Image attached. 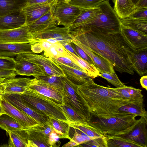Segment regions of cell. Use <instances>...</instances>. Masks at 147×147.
Segmentation results:
<instances>
[{
    "instance_id": "1",
    "label": "cell",
    "mask_w": 147,
    "mask_h": 147,
    "mask_svg": "<svg viewBox=\"0 0 147 147\" xmlns=\"http://www.w3.org/2000/svg\"><path fill=\"white\" fill-rule=\"evenodd\" d=\"M73 38L109 60L116 70L120 73L134 74L132 56L135 51L125 40L120 32H91Z\"/></svg>"
},
{
    "instance_id": "2",
    "label": "cell",
    "mask_w": 147,
    "mask_h": 147,
    "mask_svg": "<svg viewBox=\"0 0 147 147\" xmlns=\"http://www.w3.org/2000/svg\"><path fill=\"white\" fill-rule=\"evenodd\" d=\"M77 89L90 114L98 117L120 115L118 109L120 107L127 104L140 103L123 98L113 88L96 84L91 78L77 85Z\"/></svg>"
},
{
    "instance_id": "3",
    "label": "cell",
    "mask_w": 147,
    "mask_h": 147,
    "mask_svg": "<svg viewBox=\"0 0 147 147\" xmlns=\"http://www.w3.org/2000/svg\"><path fill=\"white\" fill-rule=\"evenodd\" d=\"M98 6L101 9L102 13L78 30L70 33L73 37L91 32L105 33L120 32L121 20L111 6L109 1L105 2Z\"/></svg>"
},
{
    "instance_id": "4",
    "label": "cell",
    "mask_w": 147,
    "mask_h": 147,
    "mask_svg": "<svg viewBox=\"0 0 147 147\" xmlns=\"http://www.w3.org/2000/svg\"><path fill=\"white\" fill-rule=\"evenodd\" d=\"M20 96L25 104L39 113L56 119L68 121L59 105L50 98L28 88Z\"/></svg>"
},
{
    "instance_id": "5",
    "label": "cell",
    "mask_w": 147,
    "mask_h": 147,
    "mask_svg": "<svg viewBox=\"0 0 147 147\" xmlns=\"http://www.w3.org/2000/svg\"><path fill=\"white\" fill-rule=\"evenodd\" d=\"M136 116L127 115L100 118L90 114L86 122L100 131L104 136H119L134 124L136 121Z\"/></svg>"
},
{
    "instance_id": "6",
    "label": "cell",
    "mask_w": 147,
    "mask_h": 147,
    "mask_svg": "<svg viewBox=\"0 0 147 147\" xmlns=\"http://www.w3.org/2000/svg\"><path fill=\"white\" fill-rule=\"evenodd\" d=\"M64 87L62 92L63 103L70 107L86 122L90 113L83 103L77 91V85L67 76L63 77Z\"/></svg>"
},
{
    "instance_id": "7",
    "label": "cell",
    "mask_w": 147,
    "mask_h": 147,
    "mask_svg": "<svg viewBox=\"0 0 147 147\" xmlns=\"http://www.w3.org/2000/svg\"><path fill=\"white\" fill-rule=\"evenodd\" d=\"M81 11L79 8L64 0L58 1L53 9V15L57 25L69 27L76 20Z\"/></svg>"
},
{
    "instance_id": "8",
    "label": "cell",
    "mask_w": 147,
    "mask_h": 147,
    "mask_svg": "<svg viewBox=\"0 0 147 147\" xmlns=\"http://www.w3.org/2000/svg\"><path fill=\"white\" fill-rule=\"evenodd\" d=\"M0 42L13 44L36 43L28 27L25 25L19 28L0 30Z\"/></svg>"
},
{
    "instance_id": "9",
    "label": "cell",
    "mask_w": 147,
    "mask_h": 147,
    "mask_svg": "<svg viewBox=\"0 0 147 147\" xmlns=\"http://www.w3.org/2000/svg\"><path fill=\"white\" fill-rule=\"evenodd\" d=\"M26 59L42 66L47 76H66L62 69L50 58L33 52L20 53Z\"/></svg>"
},
{
    "instance_id": "10",
    "label": "cell",
    "mask_w": 147,
    "mask_h": 147,
    "mask_svg": "<svg viewBox=\"0 0 147 147\" xmlns=\"http://www.w3.org/2000/svg\"><path fill=\"white\" fill-rule=\"evenodd\" d=\"M3 98L13 106L26 114L36 120L40 124L46 123L49 117L41 114L30 108L21 100L20 94H3Z\"/></svg>"
},
{
    "instance_id": "11",
    "label": "cell",
    "mask_w": 147,
    "mask_h": 147,
    "mask_svg": "<svg viewBox=\"0 0 147 147\" xmlns=\"http://www.w3.org/2000/svg\"><path fill=\"white\" fill-rule=\"evenodd\" d=\"M35 39L52 38L62 45L72 42L73 37L69 27H59L55 26L43 31L32 34Z\"/></svg>"
},
{
    "instance_id": "12",
    "label": "cell",
    "mask_w": 147,
    "mask_h": 147,
    "mask_svg": "<svg viewBox=\"0 0 147 147\" xmlns=\"http://www.w3.org/2000/svg\"><path fill=\"white\" fill-rule=\"evenodd\" d=\"M120 32L125 40L135 51L147 50V34L122 25Z\"/></svg>"
},
{
    "instance_id": "13",
    "label": "cell",
    "mask_w": 147,
    "mask_h": 147,
    "mask_svg": "<svg viewBox=\"0 0 147 147\" xmlns=\"http://www.w3.org/2000/svg\"><path fill=\"white\" fill-rule=\"evenodd\" d=\"M15 60L16 64L15 70L17 75L33 76L35 78L47 76L42 66L27 61L20 54L16 55Z\"/></svg>"
},
{
    "instance_id": "14",
    "label": "cell",
    "mask_w": 147,
    "mask_h": 147,
    "mask_svg": "<svg viewBox=\"0 0 147 147\" xmlns=\"http://www.w3.org/2000/svg\"><path fill=\"white\" fill-rule=\"evenodd\" d=\"M0 103L5 113L16 119L23 126L24 129L40 124L33 118L3 98L2 95Z\"/></svg>"
},
{
    "instance_id": "15",
    "label": "cell",
    "mask_w": 147,
    "mask_h": 147,
    "mask_svg": "<svg viewBox=\"0 0 147 147\" xmlns=\"http://www.w3.org/2000/svg\"><path fill=\"white\" fill-rule=\"evenodd\" d=\"M28 88L47 97L59 105L63 104L62 92L38 80L31 79Z\"/></svg>"
},
{
    "instance_id": "16",
    "label": "cell",
    "mask_w": 147,
    "mask_h": 147,
    "mask_svg": "<svg viewBox=\"0 0 147 147\" xmlns=\"http://www.w3.org/2000/svg\"><path fill=\"white\" fill-rule=\"evenodd\" d=\"M147 118L141 117L136 120L134 127L127 134L120 136L131 140L143 147H147Z\"/></svg>"
},
{
    "instance_id": "17",
    "label": "cell",
    "mask_w": 147,
    "mask_h": 147,
    "mask_svg": "<svg viewBox=\"0 0 147 147\" xmlns=\"http://www.w3.org/2000/svg\"><path fill=\"white\" fill-rule=\"evenodd\" d=\"M102 13V10L98 6L81 9L80 14L69 27L70 33L78 30L91 22Z\"/></svg>"
},
{
    "instance_id": "18",
    "label": "cell",
    "mask_w": 147,
    "mask_h": 147,
    "mask_svg": "<svg viewBox=\"0 0 147 147\" xmlns=\"http://www.w3.org/2000/svg\"><path fill=\"white\" fill-rule=\"evenodd\" d=\"M72 42L82 49L92 60L94 65L100 72L113 74L115 72L114 67L108 59L88 49L77 40L73 38Z\"/></svg>"
},
{
    "instance_id": "19",
    "label": "cell",
    "mask_w": 147,
    "mask_h": 147,
    "mask_svg": "<svg viewBox=\"0 0 147 147\" xmlns=\"http://www.w3.org/2000/svg\"><path fill=\"white\" fill-rule=\"evenodd\" d=\"M56 3L39 5L27 3L22 11L25 17V25H29L47 13Z\"/></svg>"
},
{
    "instance_id": "20",
    "label": "cell",
    "mask_w": 147,
    "mask_h": 147,
    "mask_svg": "<svg viewBox=\"0 0 147 147\" xmlns=\"http://www.w3.org/2000/svg\"><path fill=\"white\" fill-rule=\"evenodd\" d=\"M24 129L28 134L27 147H50L49 137L42 132L39 124Z\"/></svg>"
},
{
    "instance_id": "21",
    "label": "cell",
    "mask_w": 147,
    "mask_h": 147,
    "mask_svg": "<svg viewBox=\"0 0 147 147\" xmlns=\"http://www.w3.org/2000/svg\"><path fill=\"white\" fill-rule=\"evenodd\" d=\"M56 4L48 12L28 26L32 34L40 32L57 25L53 15V9Z\"/></svg>"
},
{
    "instance_id": "22",
    "label": "cell",
    "mask_w": 147,
    "mask_h": 147,
    "mask_svg": "<svg viewBox=\"0 0 147 147\" xmlns=\"http://www.w3.org/2000/svg\"><path fill=\"white\" fill-rule=\"evenodd\" d=\"M31 79L14 78L5 80L2 83L3 94H20L24 92L28 87Z\"/></svg>"
},
{
    "instance_id": "23",
    "label": "cell",
    "mask_w": 147,
    "mask_h": 147,
    "mask_svg": "<svg viewBox=\"0 0 147 147\" xmlns=\"http://www.w3.org/2000/svg\"><path fill=\"white\" fill-rule=\"evenodd\" d=\"M32 52L29 43L0 42V56L13 57L20 53Z\"/></svg>"
},
{
    "instance_id": "24",
    "label": "cell",
    "mask_w": 147,
    "mask_h": 147,
    "mask_svg": "<svg viewBox=\"0 0 147 147\" xmlns=\"http://www.w3.org/2000/svg\"><path fill=\"white\" fill-rule=\"evenodd\" d=\"M25 18L22 11L9 15L0 16V30L19 28L25 25Z\"/></svg>"
},
{
    "instance_id": "25",
    "label": "cell",
    "mask_w": 147,
    "mask_h": 147,
    "mask_svg": "<svg viewBox=\"0 0 147 147\" xmlns=\"http://www.w3.org/2000/svg\"><path fill=\"white\" fill-rule=\"evenodd\" d=\"M62 69L67 77L77 85H81L91 77L86 73L64 65L50 58Z\"/></svg>"
},
{
    "instance_id": "26",
    "label": "cell",
    "mask_w": 147,
    "mask_h": 147,
    "mask_svg": "<svg viewBox=\"0 0 147 147\" xmlns=\"http://www.w3.org/2000/svg\"><path fill=\"white\" fill-rule=\"evenodd\" d=\"M27 3L26 0H0V16L20 12Z\"/></svg>"
},
{
    "instance_id": "27",
    "label": "cell",
    "mask_w": 147,
    "mask_h": 147,
    "mask_svg": "<svg viewBox=\"0 0 147 147\" xmlns=\"http://www.w3.org/2000/svg\"><path fill=\"white\" fill-rule=\"evenodd\" d=\"M113 9L120 19L129 17L136 11L131 0H112Z\"/></svg>"
},
{
    "instance_id": "28",
    "label": "cell",
    "mask_w": 147,
    "mask_h": 147,
    "mask_svg": "<svg viewBox=\"0 0 147 147\" xmlns=\"http://www.w3.org/2000/svg\"><path fill=\"white\" fill-rule=\"evenodd\" d=\"M113 89L125 99L140 103H143L144 97L141 90L125 86Z\"/></svg>"
},
{
    "instance_id": "29",
    "label": "cell",
    "mask_w": 147,
    "mask_h": 147,
    "mask_svg": "<svg viewBox=\"0 0 147 147\" xmlns=\"http://www.w3.org/2000/svg\"><path fill=\"white\" fill-rule=\"evenodd\" d=\"M133 67L140 76L147 72V50L135 51L133 55Z\"/></svg>"
},
{
    "instance_id": "30",
    "label": "cell",
    "mask_w": 147,
    "mask_h": 147,
    "mask_svg": "<svg viewBox=\"0 0 147 147\" xmlns=\"http://www.w3.org/2000/svg\"><path fill=\"white\" fill-rule=\"evenodd\" d=\"M8 134L9 138L7 146L27 147L28 134L24 129L13 130Z\"/></svg>"
},
{
    "instance_id": "31",
    "label": "cell",
    "mask_w": 147,
    "mask_h": 147,
    "mask_svg": "<svg viewBox=\"0 0 147 147\" xmlns=\"http://www.w3.org/2000/svg\"><path fill=\"white\" fill-rule=\"evenodd\" d=\"M66 51L67 57L73 60L82 67L91 78L93 79L100 76V71L93 64L89 63L81 57L76 55L67 49Z\"/></svg>"
},
{
    "instance_id": "32",
    "label": "cell",
    "mask_w": 147,
    "mask_h": 147,
    "mask_svg": "<svg viewBox=\"0 0 147 147\" xmlns=\"http://www.w3.org/2000/svg\"><path fill=\"white\" fill-rule=\"evenodd\" d=\"M104 136L107 147H143L134 141L121 136Z\"/></svg>"
},
{
    "instance_id": "33",
    "label": "cell",
    "mask_w": 147,
    "mask_h": 147,
    "mask_svg": "<svg viewBox=\"0 0 147 147\" xmlns=\"http://www.w3.org/2000/svg\"><path fill=\"white\" fill-rule=\"evenodd\" d=\"M118 111L120 115H131L147 118V112L143 103L127 104L120 107L118 109Z\"/></svg>"
},
{
    "instance_id": "34",
    "label": "cell",
    "mask_w": 147,
    "mask_h": 147,
    "mask_svg": "<svg viewBox=\"0 0 147 147\" xmlns=\"http://www.w3.org/2000/svg\"><path fill=\"white\" fill-rule=\"evenodd\" d=\"M48 122L60 138H67L70 140L71 139L69 136L70 127L68 121H62L49 117Z\"/></svg>"
},
{
    "instance_id": "35",
    "label": "cell",
    "mask_w": 147,
    "mask_h": 147,
    "mask_svg": "<svg viewBox=\"0 0 147 147\" xmlns=\"http://www.w3.org/2000/svg\"><path fill=\"white\" fill-rule=\"evenodd\" d=\"M121 20V25L143 34H147V20L129 17Z\"/></svg>"
},
{
    "instance_id": "36",
    "label": "cell",
    "mask_w": 147,
    "mask_h": 147,
    "mask_svg": "<svg viewBox=\"0 0 147 147\" xmlns=\"http://www.w3.org/2000/svg\"><path fill=\"white\" fill-rule=\"evenodd\" d=\"M0 127L8 133L13 130L24 129L17 121L5 113L0 115Z\"/></svg>"
},
{
    "instance_id": "37",
    "label": "cell",
    "mask_w": 147,
    "mask_h": 147,
    "mask_svg": "<svg viewBox=\"0 0 147 147\" xmlns=\"http://www.w3.org/2000/svg\"><path fill=\"white\" fill-rule=\"evenodd\" d=\"M69 123L70 127L80 130L90 137L95 138L104 136L100 131L90 126L87 122Z\"/></svg>"
},
{
    "instance_id": "38",
    "label": "cell",
    "mask_w": 147,
    "mask_h": 147,
    "mask_svg": "<svg viewBox=\"0 0 147 147\" xmlns=\"http://www.w3.org/2000/svg\"><path fill=\"white\" fill-rule=\"evenodd\" d=\"M63 77L56 76H41L36 78L62 92L64 87Z\"/></svg>"
},
{
    "instance_id": "39",
    "label": "cell",
    "mask_w": 147,
    "mask_h": 147,
    "mask_svg": "<svg viewBox=\"0 0 147 147\" xmlns=\"http://www.w3.org/2000/svg\"><path fill=\"white\" fill-rule=\"evenodd\" d=\"M59 106L69 122H86L75 111L69 106L64 103Z\"/></svg>"
},
{
    "instance_id": "40",
    "label": "cell",
    "mask_w": 147,
    "mask_h": 147,
    "mask_svg": "<svg viewBox=\"0 0 147 147\" xmlns=\"http://www.w3.org/2000/svg\"><path fill=\"white\" fill-rule=\"evenodd\" d=\"M80 9L98 7L109 0H64Z\"/></svg>"
},
{
    "instance_id": "41",
    "label": "cell",
    "mask_w": 147,
    "mask_h": 147,
    "mask_svg": "<svg viewBox=\"0 0 147 147\" xmlns=\"http://www.w3.org/2000/svg\"><path fill=\"white\" fill-rule=\"evenodd\" d=\"M100 77L106 79L116 88L126 86L119 80L115 72L112 74L100 72Z\"/></svg>"
},
{
    "instance_id": "42",
    "label": "cell",
    "mask_w": 147,
    "mask_h": 147,
    "mask_svg": "<svg viewBox=\"0 0 147 147\" xmlns=\"http://www.w3.org/2000/svg\"><path fill=\"white\" fill-rule=\"evenodd\" d=\"M16 64L15 59L13 58L0 56V71L15 70Z\"/></svg>"
},
{
    "instance_id": "43",
    "label": "cell",
    "mask_w": 147,
    "mask_h": 147,
    "mask_svg": "<svg viewBox=\"0 0 147 147\" xmlns=\"http://www.w3.org/2000/svg\"><path fill=\"white\" fill-rule=\"evenodd\" d=\"M77 146L107 147L105 136H104L91 140Z\"/></svg>"
},
{
    "instance_id": "44",
    "label": "cell",
    "mask_w": 147,
    "mask_h": 147,
    "mask_svg": "<svg viewBox=\"0 0 147 147\" xmlns=\"http://www.w3.org/2000/svg\"><path fill=\"white\" fill-rule=\"evenodd\" d=\"M74 129V136L70 140L76 142L78 145L94 139L88 136L79 130Z\"/></svg>"
},
{
    "instance_id": "45",
    "label": "cell",
    "mask_w": 147,
    "mask_h": 147,
    "mask_svg": "<svg viewBox=\"0 0 147 147\" xmlns=\"http://www.w3.org/2000/svg\"><path fill=\"white\" fill-rule=\"evenodd\" d=\"M51 58L64 65L86 73L82 67L75 63L73 60L67 57H61L57 58Z\"/></svg>"
},
{
    "instance_id": "46",
    "label": "cell",
    "mask_w": 147,
    "mask_h": 147,
    "mask_svg": "<svg viewBox=\"0 0 147 147\" xmlns=\"http://www.w3.org/2000/svg\"><path fill=\"white\" fill-rule=\"evenodd\" d=\"M57 43H53L49 48L43 49L44 55L45 56L49 58H53L61 57L60 55L58 52L57 49Z\"/></svg>"
},
{
    "instance_id": "47",
    "label": "cell",
    "mask_w": 147,
    "mask_h": 147,
    "mask_svg": "<svg viewBox=\"0 0 147 147\" xmlns=\"http://www.w3.org/2000/svg\"><path fill=\"white\" fill-rule=\"evenodd\" d=\"M70 44L74 50L80 57L89 63L92 64L94 65V63L92 60L82 49L78 46L73 42H71Z\"/></svg>"
},
{
    "instance_id": "48",
    "label": "cell",
    "mask_w": 147,
    "mask_h": 147,
    "mask_svg": "<svg viewBox=\"0 0 147 147\" xmlns=\"http://www.w3.org/2000/svg\"><path fill=\"white\" fill-rule=\"evenodd\" d=\"M59 138L55 131L53 130L50 133L48 138V143L50 147H56L60 146L61 142L59 141Z\"/></svg>"
},
{
    "instance_id": "49",
    "label": "cell",
    "mask_w": 147,
    "mask_h": 147,
    "mask_svg": "<svg viewBox=\"0 0 147 147\" xmlns=\"http://www.w3.org/2000/svg\"><path fill=\"white\" fill-rule=\"evenodd\" d=\"M128 17L147 20V8H141L136 10L134 13Z\"/></svg>"
},
{
    "instance_id": "50",
    "label": "cell",
    "mask_w": 147,
    "mask_h": 147,
    "mask_svg": "<svg viewBox=\"0 0 147 147\" xmlns=\"http://www.w3.org/2000/svg\"><path fill=\"white\" fill-rule=\"evenodd\" d=\"M17 75L14 70L0 71V79L5 80L15 78Z\"/></svg>"
},
{
    "instance_id": "51",
    "label": "cell",
    "mask_w": 147,
    "mask_h": 147,
    "mask_svg": "<svg viewBox=\"0 0 147 147\" xmlns=\"http://www.w3.org/2000/svg\"><path fill=\"white\" fill-rule=\"evenodd\" d=\"M29 4H53L61 0H26Z\"/></svg>"
},
{
    "instance_id": "52",
    "label": "cell",
    "mask_w": 147,
    "mask_h": 147,
    "mask_svg": "<svg viewBox=\"0 0 147 147\" xmlns=\"http://www.w3.org/2000/svg\"><path fill=\"white\" fill-rule=\"evenodd\" d=\"M31 50L32 52L35 53H39L43 50L40 42L31 45Z\"/></svg>"
},
{
    "instance_id": "53",
    "label": "cell",
    "mask_w": 147,
    "mask_h": 147,
    "mask_svg": "<svg viewBox=\"0 0 147 147\" xmlns=\"http://www.w3.org/2000/svg\"><path fill=\"white\" fill-rule=\"evenodd\" d=\"M147 8V0H140L135 7L136 10L143 8Z\"/></svg>"
},
{
    "instance_id": "54",
    "label": "cell",
    "mask_w": 147,
    "mask_h": 147,
    "mask_svg": "<svg viewBox=\"0 0 147 147\" xmlns=\"http://www.w3.org/2000/svg\"><path fill=\"white\" fill-rule=\"evenodd\" d=\"M63 45L65 48V49H66L68 51L73 53L76 55L78 57H80L72 47L70 43H65L63 44Z\"/></svg>"
},
{
    "instance_id": "55",
    "label": "cell",
    "mask_w": 147,
    "mask_h": 147,
    "mask_svg": "<svg viewBox=\"0 0 147 147\" xmlns=\"http://www.w3.org/2000/svg\"><path fill=\"white\" fill-rule=\"evenodd\" d=\"M140 79V82L142 87L146 90L147 89V76H143Z\"/></svg>"
},
{
    "instance_id": "56",
    "label": "cell",
    "mask_w": 147,
    "mask_h": 147,
    "mask_svg": "<svg viewBox=\"0 0 147 147\" xmlns=\"http://www.w3.org/2000/svg\"><path fill=\"white\" fill-rule=\"evenodd\" d=\"M78 144L74 141L70 140V141L62 146L63 147H71L77 146Z\"/></svg>"
},
{
    "instance_id": "57",
    "label": "cell",
    "mask_w": 147,
    "mask_h": 147,
    "mask_svg": "<svg viewBox=\"0 0 147 147\" xmlns=\"http://www.w3.org/2000/svg\"><path fill=\"white\" fill-rule=\"evenodd\" d=\"M45 41L51 43H55L59 42L55 39L52 38L43 39Z\"/></svg>"
},
{
    "instance_id": "58",
    "label": "cell",
    "mask_w": 147,
    "mask_h": 147,
    "mask_svg": "<svg viewBox=\"0 0 147 147\" xmlns=\"http://www.w3.org/2000/svg\"><path fill=\"white\" fill-rule=\"evenodd\" d=\"M4 113L5 112L0 102V115Z\"/></svg>"
},
{
    "instance_id": "59",
    "label": "cell",
    "mask_w": 147,
    "mask_h": 147,
    "mask_svg": "<svg viewBox=\"0 0 147 147\" xmlns=\"http://www.w3.org/2000/svg\"><path fill=\"white\" fill-rule=\"evenodd\" d=\"M140 0H131V1L135 7H136Z\"/></svg>"
},
{
    "instance_id": "60",
    "label": "cell",
    "mask_w": 147,
    "mask_h": 147,
    "mask_svg": "<svg viewBox=\"0 0 147 147\" xmlns=\"http://www.w3.org/2000/svg\"><path fill=\"white\" fill-rule=\"evenodd\" d=\"M3 86L2 85V84L0 85V93H3Z\"/></svg>"
},
{
    "instance_id": "61",
    "label": "cell",
    "mask_w": 147,
    "mask_h": 147,
    "mask_svg": "<svg viewBox=\"0 0 147 147\" xmlns=\"http://www.w3.org/2000/svg\"><path fill=\"white\" fill-rule=\"evenodd\" d=\"M5 80L4 79H0V85L2 84L3 82Z\"/></svg>"
}]
</instances>
